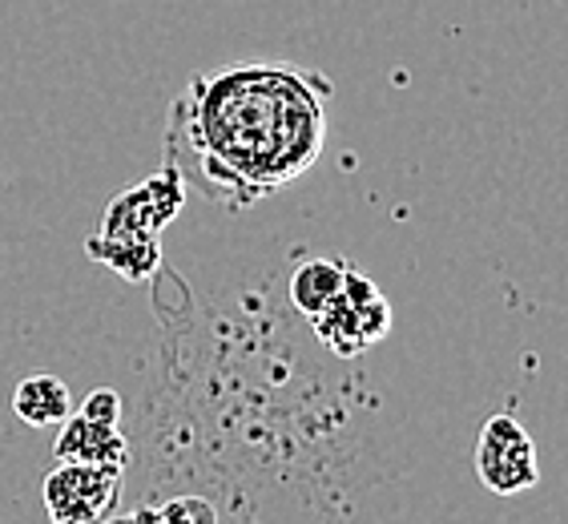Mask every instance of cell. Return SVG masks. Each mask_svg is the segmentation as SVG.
I'll use <instances>...</instances> for the list:
<instances>
[{
  "label": "cell",
  "mask_w": 568,
  "mask_h": 524,
  "mask_svg": "<svg viewBox=\"0 0 568 524\" xmlns=\"http://www.w3.org/2000/svg\"><path fill=\"white\" fill-rule=\"evenodd\" d=\"M323 77L291 66H239L194 77L170 113V165L226 206L278 194L327 142Z\"/></svg>",
  "instance_id": "6da1fadb"
},
{
  "label": "cell",
  "mask_w": 568,
  "mask_h": 524,
  "mask_svg": "<svg viewBox=\"0 0 568 524\" xmlns=\"http://www.w3.org/2000/svg\"><path fill=\"white\" fill-rule=\"evenodd\" d=\"M182 198H186V182L174 165L165 162L162 174H153L150 182H142L130 194L113 198L101 239H89V254L110 262L113 271L133 279V283L150 279L153 266L162 262L158 234L182 210Z\"/></svg>",
  "instance_id": "7a4b0ae2"
},
{
  "label": "cell",
  "mask_w": 568,
  "mask_h": 524,
  "mask_svg": "<svg viewBox=\"0 0 568 524\" xmlns=\"http://www.w3.org/2000/svg\"><path fill=\"white\" fill-rule=\"evenodd\" d=\"M315 331L335 355H359L392 331V306L375 291L372 279L347 271L343 291L331 299L327 311L315 315Z\"/></svg>",
  "instance_id": "3957f363"
},
{
  "label": "cell",
  "mask_w": 568,
  "mask_h": 524,
  "mask_svg": "<svg viewBox=\"0 0 568 524\" xmlns=\"http://www.w3.org/2000/svg\"><path fill=\"white\" fill-rule=\"evenodd\" d=\"M476 472H480L484 488L496 492V496H516V492L536 488V481H540L536 444L513 412H496L493 420L480 427Z\"/></svg>",
  "instance_id": "277c9868"
},
{
  "label": "cell",
  "mask_w": 568,
  "mask_h": 524,
  "mask_svg": "<svg viewBox=\"0 0 568 524\" xmlns=\"http://www.w3.org/2000/svg\"><path fill=\"white\" fill-rule=\"evenodd\" d=\"M121 464H61L44 481V508L53 524H105L118 504Z\"/></svg>",
  "instance_id": "5b68a950"
},
{
  "label": "cell",
  "mask_w": 568,
  "mask_h": 524,
  "mask_svg": "<svg viewBox=\"0 0 568 524\" xmlns=\"http://www.w3.org/2000/svg\"><path fill=\"white\" fill-rule=\"evenodd\" d=\"M53 452L61 464H121L125 468V460H130V449H125V436L118 432V424H98V420H85L81 412L65 420Z\"/></svg>",
  "instance_id": "8992f818"
},
{
  "label": "cell",
  "mask_w": 568,
  "mask_h": 524,
  "mask_svg": "<svg viewBox=\"0 0 568 524\" xmlns=\"http://www.w3.org/2000/svg\"><path fill=\"white\" fill-rule=\"evenodd\" d=\"M12 412L21 415L29 427H49V424H65L73 415V400H69L65 380L57 375H29L21 380L17 395H12Z\"/></svg>",
  "instance_id": "52a82bcc"
},
{
  "label": "cell",
  "mask_w": 568,
  "mask_h": 524,
  "mask_svg": "<svg viewBox=\"0 0 568 524\" xmlns=\"http://www.w3.org/2000/svg\"><path fill=\"white\" fill-rule=\"evenodd\" d=\"M343 274H347V266L335 259L303 262V266L291 274V303H295L303 315L315 319L318 311H327L331 299L343 291Z\"/></svg>",
  "instance_id": "ba28073f"
},
{
  "label": "cell",
  "mask_w": 568,
  "mask_h": 524,
  "mask_svg": "<svg viewBox=\"0 0 568 524\" xmlns=\"http://www.w3.org/2000/svg\"><path fill=\"white\" fill-rule=\"evenodd\" d=\"M158 513H162L165 524H219V513L206 501H197V496H178Z\"/></svg>",
  "instance_id": "9c48e42d"
},
{
  "label": "cell",
  "mask_w": 568,
  "mask_h": 524,
  "mask_svg": "<svg viewBox=\"0 0 568 524\" xmlns=\"http://www.w3.org/2000/svg\"><path fill=\"white\" fill-rule=\"evenodd\" d=\"M81 415H85V420H98V424H118L121 395L110 392V387H98V392H93L85 404H81Z\"/></svg>",
  "instance_id": "30bf717a"
},
{
  "label": "cell",
  "mask_w": 568,
  "mask_h": 524,
  "mask_svg": "<svg viewBox=\"0 0 568 524\" xmlns=\"http://www.w3.org/2000/svg\"><path fill=\"white\" fill-rule=\"evenodd\" d=\"M110 524H165V521L158 508H133L130 516H118V521H110Z\"/></svg>",
  "instance_id": "8fae6325"
}]
</instances>
